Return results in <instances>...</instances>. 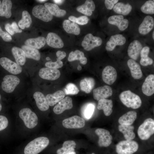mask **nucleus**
<instances>
[{
	"label": "nucleus",
	"instance_id": "obj_1",
	"mask_svg": "<svg viewBox=\"0 0 154 154\" xmlns=\"http://www.w3.org/2000/svg\"><path fill=\"white\" fill-rule=\"evenodd\" d=\"M48 139L44 137H40L34 139L25 146L24 150L25 154H38L48 145Z\"/></svg>",
	"mask_w": 154,
	"mask_h": 154
},
{
	"label": "nucleus",
	"instance_id": "obj_2",
	"mask_svg": "<svg viewBox=\"0 0 154 154\" xmlns=\"http://www.w3.org/2000/svg\"><path fill=\"white\" fill-rule=\"evenodd\" d=\"M119 98L122 103L128 108L136 109L139 108L142 104L140 97L129 90L121 93Z\"/></svg>",
	"mask_w": 154,
	"mask_h": 154
},
{
	"label": "nucleus",
	"instance_id": "obj_3",
	"mask_svg": "<svg viewBox=\"0 0 154 154\" xmlns=\"http://www.w3.org/2000/svg\"><path fill=\"white\" fill-rule=\"evenodd\" d=\"M139 145L135 141L125 140L121 141L116 146L117 154H133L137 151Z\"/></svg>",
	"mask_w": 154,
	"mask_h": 154
},
{
	"label": "nucleus",
	"instance_id": "obj_4",
	"mask_svg": "<svg viewBox=\"0 0 154 154\" xmlns=\"http://www.w3.org/2000/svg\"><path fill=\"white\" fill-rule=\"evenodd\" d=\"M154 133V121L151 118L145 119L139 127L137 134L139 138L142 140L149 139Z\"/></svg>",
	"mask_w": 154,
	"mask_h": 154
},
{
	"label": "nucleus",
	"instance_id": "obj_5",
	"mask_svg": "<svg viewBox=\"0 0 154 154\" xmlns=\"http://www.w3.org/2000/svg\"><path fill=\"white\" fill-rule=\"evenodd\" d=\"M19 115L26 127L29 129L35 127L38 123L36 114L29 108H24L19 111Z\"/></svg>",
	"mask_w": 154,
	"mask_h": 154
},
{
	"label": "nucleus",
	"instance_id": "obj_6",
	"mask_svg": "<svg viewBox=\"0 0 154 154\" xmlns=\"http://www.w3.org/2000/svg\"><path fill=\"white\" fill-rule=\"evenodd\" d=\"M20 82V79L17 76L13 75H6L3 78L1 88L5 92L11 93L14 91Z\"/></svg>",
	"mask_w": 154,
	"mask_h": 154
},
{
	"label": "nucleus",
	"instance_id": "obj_7",
	"mask_svg": "<svg viewBox=\"0 0 154 154\" xmlns=\"http://www.w3.org/2000/svg\"><path fill=\"white\" fill-rule=\"evenodd\" d=\"M102 43V40L101 38L88 33L84 37L81 45L85 50L89 51L100 46Z\"/></svg>",
	"mask_w": 154,
	"mask_h": 154
},
{
	"label": "nucleus",
	"instance_id": "obj_8",
	"mask_svg": "<svg viewBox=\"0 0 154 154\" xmlns=\"http://www.w3.org/2000/svg\"><path fill=\"white\" fill-rule=\"evenodd\" d=\"M32 13L36 17L45 22L50 21L53 19V15L42 5L35 6L33 9Z\"/></svg>",
	"mask_w": 154,
	"mask_h": 154
},
{
	"label": "nucleus",
	"instance_id": "obj_9",
	"mask_svg": "<svg viewBox=\"0 0 154 154\" xmlns=\"http://www.w3.org/2000/svg\"><path fill=\"white\" fill-rule=\"evenodd\" d=\"M95 133L98 136V144L100 147H107L112 143V137L108 130L98 128L95 131Z\"/></svg>",
	"mask_w": 154,
	"mask_h": 154
},
{
	"label": "nucleus",
	"instance_id": "obj_10",
	"mask_svg": "<svg viewBox=\"0 0 154 154\" xmlns=\"http://www.w3.org/2000/svg\"><path fill=\"white\" fill-rule=\"evenodd\" d=\"M0 64L5 69L13 74H20L22 70L20 65L7 57L0 58Z\"/></svg>",
	"mask_w": 154,
	"mask_h": 154
},
{
	"label": "nucleus",
	"instance_id": "obj_11",
	"mask_svg": "<svg viewBox=\"0 0 154 154\" xmlns=\"http://www.w3.org/2000/svg\"><path fill=\"white\" fill-rule=\"evenodd\" d=\"M85 124L84 120L78 116H74L64 119L63 126L68 129H79L83 127Z\"/></svg>",
	"mask_w": 154,
	"mask_h": 154
},
{
	"label": "nucleus",
	"instance_id": "obj_12",
	"mask_svg": "<svg viewBox=\"0 0 154 154\" xmlns=\"http://www.w3.org/2000/svg\"><path fill=\"white\" fill-rule=\"evenodd\" d=\"M102 77L103 81L106 83L110 85L113 84L117 77L116 69L111 66H106L102 71Z\"/></svg>",
	"mask_w": 154,
	"mask_h": 154
},
{
	"label": "nucleus",
	"instance_id": "obj_13",
	"mask_svg": "<svg viewBox=\"0 0 154 154\" xmlns=\"http://www.w3.org/2000/svg\"><path fill=\"white\" fill-rule=\"evenodd\" d=\"M38 74L40 77L43 79L54 80L59 78L60 72L58 69L46 67L41 68Z\"/></svg>",
	"mask_w": 154,
	"mask_h": 154
},
{
	"label": "nucleus",
	"instance_id": "obj_14",
	"mask_svg": "<svg viewBox=\"0 0 154 154\" xmlns=\"http://www.w3.org/2000/svg\"><path fill=\"white\" fill-rule=\"evenodd\" d=\"M112 93V88L108 85L98 87L93 90L94 98L98 101L110 97Z\"/></svg>",
	"mask_w": 154,
	"mask_h": 154
},
{
	"label": "nucleus",
	"instance_id": "obj_15",
	"mask_svg": "<svg viewBox=\"0 0 154 154\" xmlns=\"http://www.w3.org/2000/svg\"><path fill=\"white\" fill-rule=\"evenodd\" d=\"M126 42L125 38L122 35L117 34L112 36L106 44V49L108 51L113 50L117 46H121Z\"/></svg>",
	"mask_w": 154,
	"mask_h": 154
},
{
	"label": "nucleus",
	"instance_id": "obj_16",
	"mask_svg": "<svg viewBox=\"0 0 154 154\" xmlns=\"http://www.w3.org/2000/svg\"><path fill=\"white\" fill-rule=\"evenodd\" d=\"M108 23L117 26L121 31L126 29L129 25V21L124 19L122 15H114L110 17L108 19Z\"/></svg>",
	"mask_w": 154,
	"mask_h": 154
},
{
	"label": "nucleus",
	"instance_id": "obj_17",
	"mask_svg": "<svg viewBox=\"0 0 154 154\" xmlns=\"http://www.w3.org/2000/svg\"><path fill=\"white\" fill-rule=\"evenodd\" d=\"M143 48L141 43L138 40H133L129 44L127 50L129 56L132 59L137 60Z\"/></svg>",
	"mask_w": 154,
	"mask_h": 154
},
{
	"label": "nucleus",
	"instance_id": "obj_18",
	"mask_svg": "<svg viewBox=\"0 0 154 154\" xmlns=\"http://www.w3.org/2000/svg\"><path fill=\"white\" fill-rule=\"evenodd\" d=\"M72 102L70 97H65L54 106L53 109V112L56 114H59L66 110L71 109L73 106Z\"/></svg>",
	"mask_w": 154,
	"mask_h": 154
},
{
	"label": "nucleus",
	"instance_id": "obj_19",
	"mask_svg": "<svg viewBox=\"0 0 154 154\" xmlns=\"http://www.w3.org/2000/svg\"><path fill=\"white\" fill-rule=\"evenodd\" d=\"M154 20L150 15L146 16L139 26L138 31L139 33L143 35L148 34L153 29Z\"/></svg>",
	"mask_w": 154,
	"mask_h": 154
},
{
	"label": "nucleus",
	"instance_id": "obj_20",
	"mask_svg": "<svg viewBox=\"0 0 154 154\" xmlns=\"http://www.w3.org/2000/svg\"><path fill=\"white\" fill-rule=\"evenodd\" d=\"M46 42L49 46L55 48H62L64 45L60 37L56 34L52 32L49 33L47 34Z\"/></svg>",
	"mask_w": 154,
	"mask_h": 154
},
{
	"label": "nucleus",
	"instance_id": "obj_21",
	"mask_svg": "<svg viewBox=\"0 0 154 154\" xmlns=\"http://www.w3.org/2000/svg\"><path fill=\"white\" fill-rule=\"evenodd\" d=\"M143 93L145 95L150 96L154 93V75L150 74L145 78L142 86Z\"/></svg>",
	"mask_w": 154,
	"mask_h": 154
},
{
	"label": "nucleus",
	"instance_id": "obj_22",
	"mask_svg": "<svg viewBox=\"0 0 154 154\" xmlns=\"http://www.w3.org/2000/svg\"><path fill=\"white\" fill-rule=\"evenodd\" d=\"M33 97L37 106L40 110L45 111L49 108V105L44 94L40 92H36L33 94Z\"/></svg>",
	"mask_w": 154,
	"mask_h": 154
},
{
	"label": "nucleus",
	"instance_id": "obj_23",
	"mask_svg": "<svg viewBox=\"0 0 154 154\" xmlns=\"http://www.w3.org/2000/svg\"><path fill=\"white\" fill-rule=\"evenodd\" d=\"M95 5L94 1L92 0H87L84 4L78 6L77 11L86 16H90L92 11L95 9Z\"/></svg>",
	"mask_w": 154,
	"mask_h": 154
},
{
	"label": "nucleus",
	"instance_id": "obj_24",
	"mask_svg": "<svg viewBox=\"0 0 154 154\" xmlns=\"http://www.w3.org/2000/svg\"><path fill=\"white\" fill-rule=\"evenodd\" d=\"M132 76L135 79H139L142 77L143 74L139 65L135 60L130 59L127 62Z\"/></svg>",
	"mask_w": 154,
	"mask_h": 154
},
{
	"label": "nucleus",
	"instance_id": "obj_25",
	"mask_svg": "<svg viewBox=\"0 0 154 154\" xmlns=\"http://www.w3.org/2000/svg\"><path fill=\"white\" fill-rule=\"evenodd\" d=\"M113 106V102L112 100L102 99L98 101L97 108L99 110H103L104 115L109 116L112 112Z\"/></svg>",
	"mask_w": 154,
	"mask_h": 154
},
{
	"label": "nucleus",
	"instance_id": "obj_26",
	"mask_svg": "<svg viewBox=\"0 0 154 154\" xmlns=\"http://www.w3.org/2000/svg\"><path fill=\"white\" fill-rule=\"evenodd\" d=\"M137 117V113L135 111H129L121 116L118 120L120 125H131L135 121Z\"/></svg>",
	"mask_w": 154,
	"mask_h": 154
},
{
	"label": "nucleus",
	"instance_id": "obj_27",
	"mask_svg": "<svg viewBox=\"0 0 154 154\" xmlns=\"http://www.w3.org/2000/svg\"><path fill=\"white\" fill-rule=\"evenodd\" d=\"M62 25L64 30L68 33L77 35L80 33V28L75 22L69 20H65L63 22Z\"/></svg>",
	"mask_w": 154,
	"mask_h": 154
},
{
	"label": "nucleus",
	"instance_id": "obj_28",
	"mask_svg": "<svg viewBox=\"0 0 154 154\" xmlns=\"http://www.w3.org/2000/svg\"><path fill=\"white\" fill-rule=\"evenodd\" d=\"M65 96L64 92L60 90L53 94H48L45 97L49 106H53L62 100Z\"/></svg>",
	"mask_w": 154,
	"mask_h": 154
},
{
	"label": "nucleus",
	"instance_id": "obj_29",
	"mask_svg": "<svg viewBox=\"0 0 154 154\" xmlns=\"http://www.w3.org/2000/svg\"><path fill=\"white\" fill-rule=\"evenodd\" d=\"M118 129L123 133L126 140H131L135 138V135L133 131L134 127L133 126L120 124Z\"/></svg>",
	"mask_w": 154,
	"mask_h": 154
},
{
	"label": "nucleus",
	"instance_id": "obj_30",
	"mask_svg": "<svg viewBox=\"0 0 154 154\" xmlns=\"http://www.w3.org/2000/svg\"><path fill=\"white\" fill-rule=\"evenodd\" d=\"M46 39L42 37L29 38L25 42V45L36 49H39L45 44Z\"/></svg>",
	"mask_w": 154,
	"mask_h": 154
},
{
	"label": "nucleus",
	"instance_id": "obj_31",
	"mask_svg": "<svg viewBox=\"0 0 154 154\" xmlns=\"http://www.w3.org/2000/svg\"><path fill=\"white\" fill-rule=\"evenodd\" d=\"M12 54L16 63L19 65H24L26 61V58L23 50L18 47L14 46L11 49Z\"/></svg>",
	"mask_w": 154,
	"mask_h": 154
},
{
	"label": "nucleus",
	"instance_id": "obj_32",
	"mask_svg": "<svg viewBox=\"0 0 154 154\" xmlns=\"http://www.w3.org/2000/svg\"><path fill=\"white\" fill-rule=\"evenodd\" d=\"M95 82L94 79L91 77H86L81 80L80 85L81 90L86 93H90L94 88Z\"/></svg>",
	"mask_w": 154,
	"mask_h": 154
},
{
	"label": "nucleus",
	"instance_id": "obj_33",
	"mask_svg": "<svg viewBox=\"0 0 154 154\" xmlns=\"http://www.w3.org/2000/svg\"><path fill=\"white\" fill-rule=\"evenodd\" d=\"M44 6L52 15L56 17H62L66 14V12L65 10L60 9L56 4L46 3H44Z\"/></svg>",
	"mask_w": 154,
	"mask_h": 154
},
{
	"label": "nucleus",
	"instance_id": "obj_34",
	"mask_svg": "<svg viewBox=\"0 0 154 154\" xmlns=\"http://www.w3.org/2000/svg\"><path fill=\"white\" fill-rule=\"evenodd\" d=\"M12 3L10 0H3L0 5V16L7 18L10 17L12 13Z\"/></svg>",
	"mask_w": 154,
	"mask_h": 154
},
{
	"label": "nucleus",
	"instance_id": "obj_35",
	"mask_svg": "<svg viewBox=\"0 0 154 154\" xmlns=\"http://www.w3.org/2000/svg\"><path fill=\"white\" fill-rule=\"evenodd\" d=\"M21 48L25 52L26 57L36 60H39L40 59V54L37 49L25 45H23Z\"/></svg>",
	"mask_w": 154,
	"mask_h": 154
},
{
	"label": "nucleus",
	"instance_id": "obj_36",
	"mask_svg": "<svg viewBox=\"0 0 154 154\" xmlns=\"http://www.w3.org/2000/svg\"><path fill=\"white\" fill-rule=\"evenodd\" d=\"M76 143L73 140L65 141L62 147L58 149L56 151L57 154H68L74 151Z\"/></svg>",
	"mask_w": 154,
	"mask_h": 154
},
{
	"label": "nucleus",
	"instance_id": "obj_37",
	"mask_svg": "<svg viewBox=\"0 0 154 154\" xmlns=\"http://www.w3.org/2000/svg\"><path fill=\"white\" fill-rule=\"evenodd\" d=\"M114 11L117 13L123 15H127L132 9L131 6L129 3L125 4L122 2L117 3L114 6Z\"/></svg>",
	"mask_w": 154,
	"mask_h": 154
},
{
	"label": "nucleus",
	"instance_id": "obj_38",
	"mask_svg": "<svg viewBox=\"0 0 154 154\" xmlns=\"http://www.w3.org/2000/svg\"><path fill=\"white\" fill-rule=\"evenodd\" d=\"M32 19L29 13L26 11H24L22 13V18L18 22V25L22 29L25 27H30L32 23Z\"/></svg>",
	"mask_w": 154,
	"mask_h": 154
},
{
	"label": "nucleus",
	"instance_id": "obj_39",
	"mask_svg": "<svg viewBox=\"0 0 154 154\" xmlns=\"http://www.w3.org/2000/svg\"><path fill=\"white\" fill-rule=\"evenodd\" d=\"M141 11L143 13L147 14H154V1L149 0L147 1L141 6Z\"/></svg>",
	"mask_w": 154,
	"mask_h": 154
},
{
	"label": "nucleus",
	"instance_id": "obj_40",
	"mask_svg": "<svg viewBox=\"0 0 154 154\" xmlns=\"http://www.w3.org/2000/svg\"><path fill=\"white\" fill-rule=\"evenodd\" d=\"M84 57V52L78 50H76L74 51H72L70 53L68 57V60L72 62L75 60H80Z\"/></svg>",
	"mask_w": 154,
	"mask_h": 154
},
{
	"label": "nucleus",
	"instance_id": "obj_41",
	"mask_svg": "<svg viewBox=\"0 0 154 154\" xmlns=\"http://www.w3.org/2000/svg\"><path fill=\"white\" fill-rule=\"evenodd\" d=\"M94 106L92 104H86L83 108V114L86 119H89L91 117L94 112Z\"/></svg>",
	"mask_w": 154,
	"mask_h": 154
},
{
	"label": "nucleus",
	"instance_id": "obj_42",
	"mask_svg": "<svg viewBox=\"0 0 154 154\" xmlns=\"http://www.w3.org/2000/svg\"><path fill=\"white\" fill-rule=\"evenodd\" d=\"M68 19L71 21L75 22L80 25L87 24L89 19L86 16H82L78 17H76L73 16H70L68 17Z\"/></svg>",
	"mask_w": 154,
	"mask_h": 154
},
{
	"label": "nucleus",
	"instance_id": "obj_43",
	"mask_svg": "<svg viewBox=\"0 0 154 154\" xmlns=\"http://www.w3.org/2000/svg\"><path fill=\"white\" fill-rule=\"evenodd\" d=\"M64 91L66 95H76L79 93V90L75 84L69 83L66 85L64 89Z\"/></svg>",
	"mask_w": 154,
	"mask_h": 154
},
{
	"label": "nucleus",
	"instance_id": "obj_44",
	"mask_svg": "<svg viewBox=\"0 0 154 154\" xmlns=\"http://www.w3.org/2000/svg\"><path fill=\"white\" fill-rule=\"evenodd\" d=\"M63 65L62 62L57 59L55 62L49 61L46 62L45 64L46 67L56 69L62 67Z\"/></svg>",
	"mask_w": 154,
	"mask_h": 154
},
{
	"label": "nucleus",
	"instance_id": "obj_45",
	"mask_svg": "<svg viewBox=\"0 0 154 154\" xmlns=\"http://www.w3.org/2000/svg\"><path fill=\"white\" fill-rule=\"evenodd\" d=\"M8 124V120L5 116L0 115V131L5 129Z\"/></svg>",
	"mask_w": 154,
	"mask_h": 154
},
{
	"label": "nucleus",
	"instance_id": "obj_46",
	"mask_svg": "<svg viewBox=\"0 0 154 154\" xmlns=\"http://www.w3.org/2000/svg\"><path fill=\"white\" fill-rule=\"evenodd\" d=\"M0 36L5 42H9L12 40L11 36L7 32L3 31L0 26Z\"/></svg>",
	"mask_w": 154,
	"mask_h": 154
},
{
	"label": "nucleus",
	"instance_id": "obj_47",
	"mask_svg": "<svg viewBox=\"0 0 154 154\" xmlns=\"http://www.w3.org/2000/svg\"><path fill=\"white\" fill-rule=\"evenodd\" d=\"M118 1V0H105L104 3L107 9L111 10L113 8L114 4H116Z\"/></svg>",
	"mask_w": 154,
	"mask_h": 154
},
{
	"label": "nucleus",
	"instance_id": "obj_48",
	"mask_svg": "<svg viewBox=\"0 0 154 154\" xmlns=\"http://www.w3.org/2000/svg\"><path fill=\"white\" fill-rule=\"evenodd\" d=\"M140 63L142 66H146L152 64L153 63V61L151 58L149 57L146 59H141Z\"/></svg>",
	"mask_w": 154,
	"mask_h": 154
},
{
	"label": "nucleus",
	"instance_id": "obj_49",
	"mask_svg": "<svg viewBox=\"0 0 154 154\" xmlns=\"http://www.w3.org/2000/svg\"><path fill=\"white\" fill-rule=\"evenodd\" d=\"M150 48L148 46H145L142 48L140 53L141 58L148 56Z\"/></svg>",
	"mask_w": 154,
	"mask_h": 154
},
{
	"label": "nucleus",
	"instance_id": "obj_50",
	"mask_svg": "<svg viewBox=\"0 0 154 154\" xmlns=\"http://www.w3.org/2000/svg\"><path fill=\"white\" fill-rule=\"evenodd\" d=\"M56 55L57 57V59L61 60L66 57V54L64 51L58 50L56 52Z\"/></svg>",
	"mask_w": 154,
	"mask_h": 154
},
{
	"label": "nucleus",
	"instance_id": "obj_51",
	"mask_svg": "<svg viewBox=\"0 0 154 154\" xmlns=\"http://www.w3.org/2000/svg\"><path fill=\"white\" fill-rule=\"evenodd\" d=\"M5 29L6 31L11 35H13L15 33L11 25L9 23H7L5 25Z\"/></svg>",
	"mask_w": 154,
	"mask_h": 154
},
{
	"label": "nucleus",
	"instance_id": "obj_52",
	"mask_svg": "<svg viewBox=\"0 0 154 154\" xmlns=\"http://www.w3.org/2000/svg\"><path fill=\"white\" fill-rule=\"evenodd\" d=\"M11 26L15 33H21L22 32V30L19 29L17 23L15 22H13Z\"/></svg>",
	"mask_w": 154,
	"mask_h": 154
},
{
	"label": "nucleus",
	"instance_id": "obj_53",
	"mask_svg": "<svg viewBox=\"0 0 154 154\" xmlns=\"http://www.w3.org/2000/svg\"><path fill=\"white\" fill-rule=\"evenodd\" d=\"M80 63L83 64H85L87 62V58L84 56L80 60Z\"/></svg>",
	"mask_w": 154,
	"mask_h": 154
},
{
	"label": "nucleus",
	"instance_id": "obj_54",
	"mask_svg": "<svg viewBox=\"0 0 154 154\" xmlns=\"http://www.w3.org/2000/svg\"><path fill=\"white\" fill-rule=\"evenodd\" d=\"M53 1L56 4H61L64 1L61 0H53Z\"/></svg>",
	"mask_w": 154,
	"mask_h": 154
},
{
	"label": "nucleus",
	"instance_id": "obj_55",
	"mask_svg": "<svg viewBox=\"0 0 154 154\" xmlns=\"http://www.w3.org/2000/svg\"><path fill=\"white\" fill-rule=\"evenodd\" d=\"M77 68L78 70H81L82 68L80 65H78L77 67Z\"/></svg>",
	"mask_w": 154,
	"mask_h": 154
},
{
	"label": "nucleus",
	"instance_id": "obj_56",
	"mask_svg": "<svg viewBox=\"0 0 154 154\" xmlns=\"http://www.w3.org/2000/svg\"><path fill=\"white\" fill-rule=\"evenodd\" d=\"M47 1L46 0H37V1L38 2H44V1Z\"/></svg>",
	"mask_w": 154,
	"mask_h": 154
},
{
	"label": "nucleus",
	"instance_id": "obj_57",
	"mask_svg": "<svg viewBox=\"0 0 154 154\" xmlns=\"http://www.w3.org/2000/svg\"><path fill=\"white\" fill-rule=\"evenodd\" d=\"M68 154H76V153L75 151L70 152Z\"/></svg>",
	"mask_w": 154,
	"mask_h": 154
},
{
	"label": "nucleus",
	"instance_id": "obj_58",
	"mask_svg": "<svg viewBox=\"0 0 154 154\" xmlns=\"http://www.w3.org/2000/svg\"><path fill=\"white\" fill-rule=\"evenodd\" d=\"M46 59L47 60H50V58H49V57H47L46 58Z\"/></svg>",
	"mask_w": 154,
	"mask_h": 154
},
{
	"label": "nucleus",
	"instance_id": "obj_59",
	"mask_svg": "<svg viewBox=\"0 0 154 154\" xmlns=\"http://www.w3.org/2000/svg\"><path fill=\"white\" fill-rule=\"evenodd\" d=\"M152 37L153 39H154V31H153L152 34Z\"/></svg>",
	"mask_w": 154,
	"mask_h": 154
},
{
	"label": "nucleus",
	"instance_id": "obj_60",
	"mask_svg": "<svg viewBox=\"0 0 154 154\" xmlns=\"http://www.w3.org/2000/svg\"><path fill=\"white\" fill-rule=\"evenodd\" d=\"M2 108V107L1 105V104L0 103V112L1 111V110Z\"/></svg>",
	"mask_w": 154,
	"mask_h": 154
},
{
	"label": "nucleus",
	"instance_id": "obj_61",
	"mask_svg": "<svg viewBox=\"0 0 154 154\" xmlns=\"http://www.w3.org/2000/svg\"><path fill=\"white\" fill-rule=\"evenodd\" d=\"M91 154H95L94 153H92Z\"/></svg>",
	"mask_w": 154,
	"mask_h": 154
},
{
	"label": "nucleus",
	"instance_id": "obj_62",
	"mask_svg": "<svg viewBox=\"0 0 154 154\" xmlns=\"http://www.w3.org/2000/svg\"><path fill=\"white\" fill-rule=\"evenodd\" d=\"M1 3V1L0 0V5Z\"/></svg>",
	"mask_w": 154,
	"mask_h": 154
},
{
	"label": "nucleus",
	"instance_id": "obj_63",
	"mask_svg": "<svg viewBox=\"0 0 154 154\" xmlns=\"http://www.w3.org/2000/svg\"><path fill=\"white\" fill-rule=\"evenodd\" d=\"M1 95H0V99H1Z\"/></svg>",
	"mask_w": 154,
	"mask_h": 154
}]
</instances>
